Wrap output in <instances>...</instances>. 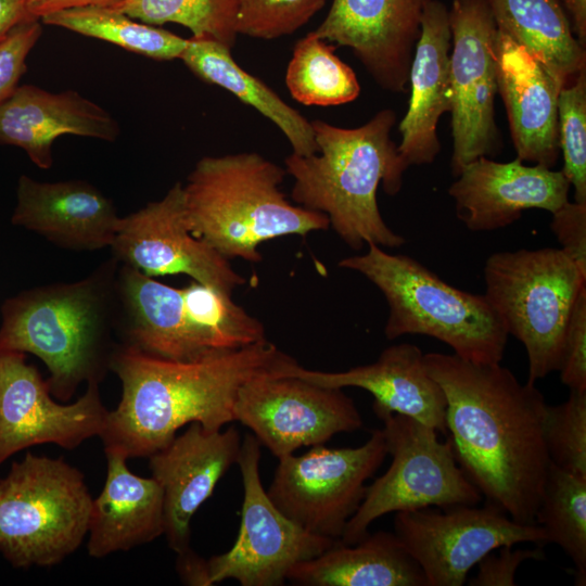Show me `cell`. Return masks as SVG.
Listing matches in <instances>:
<instances>
[{
    "instance_id": "cell-2",
    "label": "cell",
    "mask_w": 586,
    "mask_h": 586,
    "mask_svg": "<svg viewBox=\"0 0 586 586\" xmlns=\"http://www.w3.org/2000/svg\"><path fill=\"white\" fill-rule=\"evenodd\" d=\"M294 358L267 339L190 361L155 357L136 347H114L109 368L122 382V398L109 411L101 437L104 450L150 457L192 422L221 430L235 421L240 387L254 377L284 367Z\"/></svg>"
},
{
    "instance_id": "cell-17",
    "label": "cell",
    "mask_w": 586,
    "mask_h": 586,
    "mask_svg": "<svg viewBox=\"0 0 586 586\" xmlns=\"http://www.w3.org/2000/svg\"><path fill=\"white\" fill-rule=\"evenodd\" d=\"M432 0H332L320 25L311 30L336 47L349 48L385 91L405 93L421 31Z\"/></svg>"
},
{
    "instance_id": "cell-8",
    "label": "cell",
    "mask_w": 586,
    "mask_h": 586,
    "mask_svg": "<svg viewBox=\"0 0 586 586\" xmlns=\"http://www.w3.org/2000/svg\"><path fill=\"white\" fill-rule=\"evenodd\" d=\"M92 498L62 458L26 453L0 480V551L15 568L51 566L88 534Z\"/></svg>"
},
{
    "instance_id": "cell-37",
    "label": "cell",
    "mask_w": 586,
    "mask_h": 586,
    "mask_svg": "<svg viewBox=\"0 0 586 586\" xmlns=\"http://www.w3.org/2000/svg\"><path fill=\"white\" fill-rule=\"evenodd\" d=\"M327 0H238L237 33L272 40L306 25Z\"/></svg>"
},
{
    "instance_id": "cell-45",
    "label": "cell",
    "mask_w": 586,
    "mask_h": 586,
    "mask_svg": "<svg viewBox=\"0 0 586 586\" xmlns=\"http://www.w3.org/2000/svg\"><path fill=\"white\" fill-rule=\"evenodd\" d=\"M569 15L573 33L579 43L586 46V0H560Z\"/></svg>"
},
{
    "instance_id": "cell-32",
    "label": "cell",
    "mask_w": 586,
    "mask_h": 586,
    "mask_svg": "<svg viewBox=\"0 0 586 586\" xmlns=\"http://www.w3.org/2000/svg\"><path fill=\"white\" fill-rule=\"evenodd\" d=\"M335 48L313 31L295 43L285 72V86L296 102L307 106H335L358 98L357 76L335 54Z\"/></svg>"
},
{
    "instance_id": "cell-44",
    "label": "cell",
    "mask_w": 586,
    "mask_h": 586,
    "mask_svg": "<svg viewBox=\"0 0 586 586\" xmlns=\"http://www.w3.org/2000/svg\"><path fill=\"white\" fill-rule=\"evenodd\" d=\"M34 20L27 0H0V40L17 25Z\"/></svg>"
},
{
    "instance_id": "cell-1",
    "label": "cell",
    "mask_w": 586,
    "mask_h": 586,
    "mask_svg": "<svg viewBox=\"0 0 586 586\" xmlns=\"http://www.w3.org/2000/svg\"><path fill=\"white\" fill-rule=\"evenodd\" d=\"M424 364L446 397V429L459 467L493 505L535 523L550 459L543 436L547 403L498 364L428 353Z\"/></svg>"
},
{
    "instance_id": "cell-19",
    "label": "cell",
    "mask_w": 586,
    "mask_h": 586,
    "mask_svg": "<svg viewBox=\"0 0 586 586\" xmlns=\"http://www.w3.org/2000/svg\"><path fill=\"white\" fill-rule=\"evenodd\" d=\"M448 189L456 215L471 231H493L515 222L524 211L553 213L569 201L571 184L561 170L479 157L467 164Z\"/></svg>"
},
{
    "instance_id": "cell-21",
    "label": "cell",
    "mask_w": 586,
    "mask_h": 586,
    "mask_svg": "<svg viewBox=\"0 0 586 586\" xmlns=\"http://www.w3.org/2000/svg\"><path fill=\"white\" fill-rule=\"evenodd\" d=\"M495 53L497 93L506 107L517 157L552 168L560 154L558 97L562 87L528 51L499 29Z\"/></svg>"
},
{
    "instance_id": "cell-26",
    "label": "cell",
    "mask_w": 586,
    "mask_h": 586,
    "mask_svg": "<svg viewBox=\"0 0 586 586\" xmlns=\"http://www.w3.org/2000/svg\"><path fill=\"white\" fill-rule=\"evenodd\" d=\"M106 479L101 494L92 499L87 550L103 558L150 543L164 534L163 491L154 477L133 474L127 458L104 450Z\"/></svg>"
},
{
    "instance_id": "cell-43",
    "label": "cell",
    "mask_w": 586,
    "mask_h": 586,
    "mask_svg": "<svg viewBox=\"0 0 586 586\" xmlns=\"http://www.w3.org/2000/svg\"><path fill=\"white\" fill-rule=\"evenodd\" d=\"M177 572L187 585L211 586L208 581L207 560L199 557L191 548L178 553Z\"/></svg>"
},
{
    "instance_id": "cell-38",
    "label": "cell",
    "mask_w": 586,
    "mask_h": 586,
    "mask_svg": "<svg viewBox=\"0 0 586 586\" xmlns=\"http://www.w3.org/2000/svg\"><path fill=\"white\" fill-rule=\"evenodd\" d=\"M41 36L39 20L26 21L0 40V103L20 86L26 59Z\"/></svg>"
},
{
    "instance_id": "cell-3",
    "label": "cell",
    "mask_w": 586,
    "mask_h": 586,
    "mask_svg": "<svg viewBox=\"0 0 586 586\" xmlns=\"http://www.w3.org/2000/svg\"><path fill=\"white\" fill-rule=\"evenodd\" d=\"M395 123L391 109L379 111L356 128L315 119L317 152L308 156L291 153L284 160V170L294 180L293 202L324 214L334 232L354 250L365 243L381 247L405 243L386 225L377 202L380 183L388 195H395L406 171L391 136Z\"/></svg>"
},
{
    "instance_id": "cell-13",
    "label": "cell",
    "mask_w": 586,
    "mask_h": 586,
    "mask_svg": "<svg viewBox=\"0 0 586 586\" xmlns=\"http://www.w3.org/2000/svg\"><path fill=\"white\" fill-rule=\"evenodd\" d=\"M284 367L249 380L234 404L235 421L278 460L302 446L321 445L337 433L362 426L354 400L342 388L283 373Z\"/></svg>"
},
{
    "instance_id": "cell-20",
    "label": "cell",
    "mask_w": 586,
    "mask_h": 586,
    "mask_svg": "<svg viewBox=\"0 0 586 586\" xmlns=\"http://www.w3.org/2000/svg\"><path fill=\"white\" fill-rule=\"evenodd\" d=\"M12 224L63 249L95 251L112 245L120 217L113 202L85 180L37 181L22 175Z\"/></svg>"
},
{
    "instance_id": "cell-14",
    "label": "cell",
    "mask_w": 586,
    "mask_h": 586,
    "mask_svg": "<svg viewBox=\"0 0 586 586\" xmlns=\"http://www.w3.org/2000/svg\"><path fill=\"white\" fill-rule=\"evenodd\" d=\"M448 20L451 33L450 168L456 177L470 162L495 155L499 149L494 107L498 28L486 0H454Z\"/></svg>"
},
{
    "instance_id": "cell-18",
    "label": "cell",
    "mask_w": 586,
    "mask_h": 586,
    "mask_svg": "<svg viewBox=\"0 0 586 586\" xmlns=\"http://www.w3.org/2000/svg\"><path fill=\"white\" fill-rule=\"evenodd\" d=\"M240 447L234 426L213 431L192 422L183 434L149 457L152 477L163 491L164 534L177 555L190 548L191 519L237 463Z\"/></svg>"
},
{
    "instance_id": "cell-24",
    "label": "cell",
    "mask_w": 586,
    "mask_h": 586,
    "mask_svg": "<svg viewBox=\"0 0 586 586\" xmlns=\"http://www.w3.org/2000/svg\"><path fill=\"white\" fill-rule=\"evenodd\" d=\"M450 48L448 9L432 0L422 14L409 69V105L398 125L402 139L397 152L406 169L433 163L441 151L437 124L451 105Z\"/></svg>"
},
{
    "instance_id": "cell-25",
    "label": "cell",
    "mask_w": 586,
    "mask_h": 586,
    "mask_svg": "<svg viewBox=\"0 0 586 586\" xmlns=\"http://www.w3.org/2000/svg\"><path fill=\"white\" fill-rule=\"evenodd\" d=\"M115 324L124 344L149 355L177 361L207 356L189 328L182 289L156 281L125 265L116 272Z\"/></svg>"
},
{
    "instance_id": "cell-7",
    "label": "cell",
    "mask_w": 586,
    "mask_h": 586,
    "mask_svg": "<svg viewBox=\"0 0 586 586\" xmlns=\"http://www.w3.org/2000/svg\"><path fill=\"white\" fill-rule=\"evenodd\" d=\"M484 281V295L508 335L525 347L527 382L559 371L569 319L586 276L561 249H520L488 256Z\"/></svg>"
},
{
    "instance_id": "cell-33",
    "label": "cell",
    "mask_w": 586,
    "mask_h": 586,
    "mask_svg": "<svg viewBox=\"0 0 586 586\" xmlns=\"http://www.w3.org/2000/svg\"><path fill=\"white\" fill-rule=\"evenodd\" d=\"M535 523L547 543L559 545L575 566V584H586V479L550 462Z\"/></svg>"
},
{
    "instance_id": "cell-9",
    "label": "cell",
    "mask_w": 586,
    "mask_h": 586,
    "mask_svg": "<svg viewBox=\"0 0 586 586\" xmlns=\"http://www.w3.org/2000/svg\"><path fill=\"white\" fill-rule=\"evenodd\" d=\"M383 423L390 468L372 484L339 539L353 545L364 538L378 518L428 507L479 505L482 495L459 467L451 442L438 440V432L406 415L372 405Z\"/></svg>"
},
{
    "instance_id": "cell-11",
    "label": "cell",
    "mask_w": 586,
    "mask_h": 586,
    "mask_svg": "<svg viewBox=\"0 0 586 586\" xmlns=\"http://www.w3.org/2000/svg\"><path fill=\"white\" fill-rule=\"evenodd\" d=\"M259 442L246 434L237 463L243 484L238 537L232 547L207 560L211 585L235 579L242 586H280L297 563L313 559L336 540L307 532L270 500L260 474Z\"/></svg>"
},
{
    "instance_id": "cell-30",
    "label": "cell",
    "mask_w": 586,
    "mask_h": 586,
    "mask_svg": "<svg viewBox=\"0 0 586 586\" xmlns=\"http://www.w3.org/2000/svg\"><path fill=\"white\" fill-rule=\"evenodd\" d=\"M40 22L113 43L156 61L179 59L188 44V38L142 23L111 8L64 10L46 15Z\"/></svg>"
},
{
    "instance_id": "cell-12",
    "label": "cell",
    "mask_w": 586,
    "mask_h": 586,
    "mask_svg": "<svg viewBox=\"0 0 586 586\" xmlns=\"http://www.w3.org/2000/svg\"><path fill=\"white\" fill-rule=\"evenodd\" d=\"M394 533L421 568L426 586H462L469 571L504 545L547 544L536 523H520L486 504L396 512Z\"/></svg>"
},
{
    "instance_id": "cell-22",
    "label": "cell",
    "mask_w": 586,
    "mask_h": 586,
    "mask_svg": "<svg viewBox=\"0 0 586 586\" xmlns=\"http://www.w3.org/2000/svg\"><path fill=\"white\" fill-rule=\"evenodd\" d=\"M117 120L75 90L50 92L20 85L0 103V144L23 149L41 169L53 164L52 145L64 135L115 141Z\"/></svg>"
},
{
    "instance_id": "cell-16",
    "label": "cell",
    "mask_w": 586,
    "mask_h": 586,
    "mask_svg": "<svg viewBox=\"0 0 586 586\" xmlns=\"http://www.w3.org/2000/svg\"><path fill=\"white\" fill-rule=\"evenodd\" d=\"M111 249L116 260L150 277L183 273L229 294L246 282L227 257L190 232L181 182L120 217Z\"/></svg>"
},
{
    "instance_id": "cell-31",
    "label": "cell",
    "mask_w": 586,
    "mask_h": 586,
    "mask_svg": "<svg viewBox=\"0 0 586 586\" xmlns=\"http://www.w3.org/2000/svg\"><path fill=\"white\" fill-rule=\"evenodd\" d=\"M186 318L205 354L237 351L266 340L265 328L231 294L193 281L182 288Z\"/></svg>"
},
{
    "instance_id": "cell-35",
    "label": "cell",
    "mask_w": 586,
    "mask_h": 586,
    "mask_svg": "<svg viewBox=\"0 0 586 586\" xmlns=\"http://www.w3.org/2000/svg\"><path fill=\"white\" fill-rule=\"evenodd\" d=\"M543 436L553 464L586 479V391L570 390L564 403L546 405Z\"/></svg>"
},
{
    "instance_id": "cell-42",
    "label": "cell",
    "mask_w": 586,
    "mask_h": 586,
    "mask_svg": "<svg viewBox=\"0 0 586 586\" xmlns=\"http://www.w3.org/2000/svg\"><path fill=\"white\" fill-rule=\"evenodd\" d=\"M126 0H27L29 15L41 20L51 13L78 8H111L114 9Z\"/></svg>"
},
{
    "instance_id": "cell-28",
    "label": "cell",
    "mask_w": 586,
    "mask_h": 586,
    "mask_svg": "<svg viewBox=\"0 0 586 586\" xmlns=\"http://www.w3.org/2000/svg\"><path fill=\"white\" fill-rule=\"evenodd\" d=\"M179 60L204 82L229 91L268 118L286 138L292 153L308 156L317 152L311 122L264 81L244 71L232 58L230 48L211 39L190 37Z\"/></svg>"
},
{
    "instance_id": "cell-10",
    "label": "cell",
    "mask_w": 586,
    "mask_h": 586,
    "mask_svg": "<svg viewBox=\"0 0 586 586\" xmlns=\"http://www.w3.org/2000/svg\"><path fill=\"white\" fill-rule=\"evenodd\" d=\"M386 455L381 429L359 447L311 446L301 456L279 459L267 495L307 532L339 540L365 496L366 481Z\"/></svg>"
},
{
    "instance_id": "cell-41",
    "label": "cell",
    "mask_w": 586,
    "mask_h": 586,
    "mask_svg": "<svg viewBox=\"0 0 586 586\" xmlns=\"http://www.w3.org/2000/svg\"><path fill=\"white\" fill-rule=\"evenodd\" d=\"M551 214L550 228L561 250L586 276V203L568 201Z\"/></svg>"
},
{
    "instance_id": "cell-36",
    "label": "cell",
    "mask_w": 586,
    "mask_h": 586,
    "mask_svg": "<svg viewBox=\"0 0 586 586\" xmlns=\"http://www.w3.org/2000/svg\"><path fill=\"white\" fill-rule=\"evenodd\" d=\"M562 173L574 189V201L586 203V65L558 97Z\"/></svg>"
},
{
    "instance_id": "cell-23",
    "label": "cell",
    "mask_w": 586,
    "mask_h": 586,
    "mask_svg": "<svg viewBox=\"0 0 586 586\" xmlns=\"http://www.w3.org/2000/svg\"><path fill=\"white\" fill-rule=\"evenodd\" d=\"M282 372L327 387L362 388L373 396L372 405L409 416L447 436L445 394L415 344L388 346L375 361L346 371L309 370L293 360Z\"/></svg>"
},
{
    "instance_id": "cell-4",
    "label": "cell",
    "mask_w": 586,
    "mask_h": 586,
    "mask_svg": "<svg viewBox=\"0 0 586 586\" xmlns=\"http://www.w3.org/2000/svg\"><path fill=\"white\" fill-rule=\"evenodd\" d=\"M116 262L82 280L38 286L2 304L0 347L40 358L50 372V392L60 400H68L82 381L99 382L109 367Z\"/></svg>"
},
{
    "instance_id": "cell-6",
    "label": "cell",
    "mask_w": 586,
    "mask_h": 586,
    "mask_svg": "<svg viewBox=\"0 0 586 586\" xmlns=\"http://www.w3.org/2000/svg\"><path fill=\"white\" fill-rule=\"evenodd\" d=\"M367 245L366 253L345 257L337 266L362 275L381 291L388 306L387 340L421 334L474 364L502 360L508 333L484 294L448 284L410 256Z\"/></svg>"
},
{
    "instance_id": "cell-27",
    "label": "cell",
    "mask_w": 586,
    "mask_h": 586,
    "mask_svg": "<svg viewBox=\"0 0 586 586\" xmlns=\"http://www.w3.org/2000/svg\"><path fill=\"white\" fill-rule=\"evenodd\" d=\"M286 581L303 586H426L425 576L395 533H368L353 545L340 540L295 564Z\"/></svg>"
},
{
    "instance_id": "cell-29",
    "label": "cell",
    "mask_w": 586,
    "mask_h": 586,
    "mask_svg": "<svg viewBox=\"0 0 586 586\" xmlns=\"http://www.w3.org/2000/svg\"><path fill=\"white\" fill-rule=\"evenodd\" d=\"M496 26L528 51L563 88L586 65L560 0H486Z\"/></svg>"
},
{
    "instance_id": "cell-5",
    "label": "cell",
    "mask_w": 586,
    "mask_h": 586,
    "mask_svg": "<svg viewBox=\"0 0 586 586\" xmlns=\"http://www.w3.org/2000/svg\"><path fill=\"white\" fill-rule=\"evenodd\" d=\"M285 174L256 152L202 157L182 184L190 232L228 259L258 263L264 242L328 229L324 214L281 192Z\"/></svg>"
},
{
    "instance_id": "cell-39",
    "label": "cell",
    "mask_w": 586,
    "mask_h": 586,
    "mask_svg": "<svg viewBox=\"0 0 586 586\" xmlns=\"http://www.w3.org/2000/svg\"><path fill=\"white\" fill-rule=\"evenodd\" d=\"M559 371L561 382L570 390L586 391V288L579 292L569 319Z\"/></svg>"
},
{
    "instance_id": "cell-40",
    "label": "cell",
    "mask_w": 586,
    "mask_h": 586,
    "mask_svg": "<svg viewBox=\"0 0 586 586\" xmlns=\"http://www.w3.org/2000/svg\"><path fill=\"white\" fill-rule=\"evenodd\" d=\"M514 545L499 547L484 556L477 563V574L468 581L470 586H514L515 573L522 562L531 559L545 558L542 546L530 548H513Z\"/></svg>"
},
{
    "instance_id": "cell-15",
    "label": "cell",
    "mask_w": 586,
    "mask_h": 586,
    "mask_svg": "<svg viewBox=\"0 0 586 586\" xmlns=\"http://www.w3.org/2000/svg\"><path fill=\"white\" fill-rule=\"evenodd\" d=\"M89 381L75 403L61 405L50 394L25 353L0 347V464L28 447L52 443L74 449L86 440L100 436L109 410Z\"/></svg>"
},
{
    "instance_id": "cell-34",
    "label": "cell",
    "mask_w": 586,
    "mask_h": 586,
    "mask_svg": "<svg viewBox=\"0 0 586 586\" xmlns=\"http://www.w3.org/2000/svg\"><path fill=\"white\" fill-rule=\"evenodd\" d=\"M114 10L154 26L182 25L191 37L211 39L231 50L238 37V0H126Z\"/></svg>"
}]
</instances>
